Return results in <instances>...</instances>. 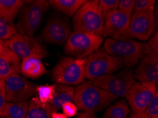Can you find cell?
<instances>
[{"label":"cell","mask_w":158,"mask_h":118,"mask_svg":"<svg viewBox=\"0 0 158 118\" xmlns=\"http://www.w3.org/2000/svg\"><path fill=\"white\" fill-rule=\"evenodd\" d=\"M98 4V0L87 1L77 11L73 18L75 32L94 33L102 37L104 23Z\"/></svg>","instance_id":"obj_3"},{"label":"cell","mask_w":158,"mask_h":118,"mask_svg":"<svg viewBox=\"0 0 158 118\" xmlns=\"http://www.w3.org/2000/svg\"><path fill=\"white\" fill-rule=\"evenodd\" d=\"M104 49L108 54L118 60L123 67L130 69L151 51L148 43L137 40H105Z\"/></svg>","instance_id":"obj_1"},{"label":"cell","mask_w":158,"mask_h":118,"mask_svg":"<svg viewBox=\"0 0 158 118\" xmlns=\"http://www.w3.org/2000/svg\"><path fill=\"white\" fill-rule=\"evenodd\" d=\"M157 91V86L150 82H135L129 88L126 98L134 113H140L145 110L155 97Z\"/></svg>","instance_id":"obj_11"},{"label":"cell","mask_w":158,"mask_h":118,"mask_svg":"<svg viewBox=\"0 0 158 118\" xmlns=\"http://www.w3.org/2000/svg\"><path fill=\"white\" fill-rule=\"evenodd\" d=\"M4 45H5V41L3 40H2L1 38H0V52H2V49H3V47H4Z\"/></svg>","instance_id":"obj_36"},{"label":"cell","mask_w":158,"mask_h":118,"mask_svg":"<svg viewBox=\"0 0 158 118\" xmlns=\"http://www.w3.org/2000/svg\"><path fill=\"white\" fill-rule=\"evenodd\" d=\"M94 85L108 91L117 98L126 97V93L135 83L133 71L126 68L116 74H110L90 81Z\"/></svg>","instance_id":"obj_8"},{"label":"cell","mask_w":158,"mask_h":118,"mask_svg":"<svg viewBox=\"0 0 158 118\" xmlns=\"http://www.w3.org/2000/svg\"><path fill=\"white\" fill-rule=\"evenodd\" d=\"M28 110V103L6 102L4 106L2 117L4 118H26Z\"/></svg>","instance_id":"obj_22"},{"label":"cell","mask_w":158,"mask_h":118,"mask_svg":"<svg viewBox=\"0 0 158 118\" xmlns=\"http://www.w3.org/2000/svg\"><path fill=\"white\" fill-rule=\"evenodd\" d=\"M118 4L119 0H101V1H99L98 8L102 14L103 19L109 12L118 9Z\"/></svg>","instance_id":"obj_26"},{"label":"cell","mask_w":158,"mask_h":118,"mask_svg":"<svg viewBox=\"0 0 158 118\" xmlns=\"http://www.w3.org/2000/svg\"><path fill=\"white\" fill-rule=\"evenodd\" d=\"M51 118H68L67 116H65L63 113H60V112H54L52 114Z\"/></svg>","instance_id":"obj_35"},{"label":"cell","mask_w":158,"mask_h":118,"mask_svg":"<svg viewBox=\"0 0 158 118\" xmlns=\"http://www.w3.org/2000/svg\"><path fill=\"white\" fill-rule=\"evenodd\" d=\"M134 79L138 81L157 84L158 53L150 51L141 59L133 72Z\"/></svg>","instance_id":"obj_15"},{"label":"cell","mask_w":158,"mask_h":118,"mask_svg":"<svg viewBox=\"0 0 158 118\" xmlns=\"http://www.w3.org/2000/svg\"><path fill=\"white\" fill-rule=\"evenodd\" d=\"M158 33H155V35L148 41V45L149 46L150 49L151 51H153L155 52H157L158 53Z\"/></svg>","instance_id":"obj_32"},{"label":"cell","mask_w":158,"mask_h":118,"mask_svg":"<svg viewBox=\"0 0 158 118\" xmlns=\"http://www.w3.org/2000/svg\"><path fill=\"white\" fill-rule=\"evenodd\" d=\"M104 42L101 36L94 33L73 32L64 43L63 52L75 59H85L97 51Z\"/></svg>","instance_id":"obj_5"},{"label":"cell","mask_w":158,"mask_h":118,"mask_svg":"<svg viewBox=\"0 0 158 118\" xmlns=\"http://www.w3.org/2000/svg\"><path fill=\"white\" fill-rule=\"evenodd\" d=\"M56 109L50 103H40L38 98L35 97L28 103V110L26 118H51L52 114Z\"/></svg>","instance_id":"obj_18"},{"label":"cell","mask_w":158,"mask_h":118,"mask_svg":"<svg viewBox=\"0 0 158 118\" xmlns=\"http://www.w3.org/2000/svg\"><path fill=\"white\" fill-rule=\"evenodd\" d=\"M9 49L21 59L35 57L42 59L48 56V50L42 43L33 36L16 33L5 41Z\"/></svg>","instance_id":"obj_9"},{"label":"cell","mask_w":158,"mask_h":118,"mask_svg":"<svg viewBox=\"0 0 158 118\" xmlns=\"http://www.w3.org/2000/svg\"><path fill=\"white\" fill-rule=\"evenodd\" d=\"M129 118H149L148 117V115L145 113L140 112V113H134L132 112L129 116Z\"/></svg>","instance_id":"obj_34"},{"label":"cell","mask_w":158,"mask_h":118,"mask_svg":"<svg viewBox=\"0 0 158 118\" xmlns=\"http://www.w3.org/2000/svg\"><path fill=\"white\" fill-rule=\"evenodd\" d=\"M20 72L28 78L36 79L47 72L42 60L35 57L23 59L20 65Z\"/></svg>","instance_id":"obj_17"},{"label":"cell","mask_w":158,"mask_h":118,"mask_svg":"<svg viewBox=\"0 0 158 118\" xmlns=\"http://www.w3.org/2000/svg\"><path fill=\"white\" fill-rule=\"evenodd\" d=\"M155 21L154 9L133 15L129 26L131 38H137L140 41H146L150 39L154 32L156 25Z\"/></svg>","instance_id":"obj_14"},{"label":"cell","mask_w":158,"mask_h":118,"mask_svg":"<svg viewBox=\"0 0 158 118\" xmlns=\"http://www.w3.org/2000/svg\"><path fill=\"white\" fill-rule=\"evenodd\" d=\"M51 78L57 84L77 86L85 81L84 59L63 57L51 71Z\"/></svg>","instance_id":"obj_7"},{"label":"cell","mask_w":158,"mask_h":118,"mask_svg":"<svg viewBox=\"0 0 158 118\" xmlns=\"http://www.w3.org/2000/svg\"><path fill=\"white\" fill-rule=\"evenodd\" d=\"M17 33L15 26L14 24H9L5 20L0 17V38L6 40L11 38Z\"/></svg>","instance_id":"obj_25"},{"label":"cell","mask_w":158,"mask_h":118,"mask_svg":"<svg viewBox=\"0 0 158 118\" xmlns=\"http://www.w3.org/2000/svg\"><path fill=\"white\" fill-rule=\"evenodd\" d=\"M117 98L111 93L88 81L75 88L73 101L81 111L94 113L104 109Z\"/></svg>","instance_id":"obj_2"},{"label":"cell","mask_w":158,"mask_h":118,"mask_svg":"<svg viewBox=\"0 0 158 118\" xmlns=\"http://www.w3.org/2000/svg\"><path fill=\"white\" fill-rule=\"evenodd\" d=\"M86 2L85 0H50L48 2L53 9L72 17Z\"/></svg>","instance_id":"obj_21"},{"label":"cell","mask_w":158,"mask_h":118,"mask_svg":"<svg viewBox=\"0 0 158 118\" xmlns=\"http://www.w3.org/2000/svg\"><path fill=\"white\" fill-rule=\"evenodd\" d=\"M135 3V0H121L119 1L118 9L131 18Z\"/></svg>","instance_id":"obj_29"},{"label":"cell","mask_w":158,"mask_h":118,"mask_svg":"<svg viewBox=\"0 0 158 118\" xmlns=\"http://www.w3.org/2000/svg\"><path fill=\"white\" fill-rule=\"evenodd\" d=\"M131 17L116 9L104 17V32L105 38L115 40H128L131 37L129 32Z\"/></svg>","instance_id":"obj_10"},{"label":"cell","mask_w":158,"mask_h":118,"mask_svg":"<svg viewBox=\"0 0 158 118\" xmlns=\"http://www.w3.org/2000/svg\"><path fill=\"white\" fill-rule=\"evenodd\" d=\"M122 68L123 67L120 62L108 54L104 47L84 59V76L90 81L113 74Z\"/></svg>","instance_id":"obj_4"},{"label":"cell","mask_w":158,"mask_h":118,"mask_svg":"<svg viewBox=\"0 0 158 118\" xmlns=\"http://www.w3.org/2000/svg\"><path fill=\"white\" fill-rule=\"evenodd\" d=\"M149 118H158V92L155 93V97L148 105L145 112Z\"/></svg>","instance_id":"obj_28"},{"label":"cell","mask_w":158,"mask_h":118,"mask_svg":"<svg viewBox=\"0 0 158 118\" xmlns=\"http://www.w3.org/2000/svg\"><path fill=\"white\" fill-rule=\"evenodd\" d=\"M38 98L40 103H49L56 96V85H44L36 87Z\"/></svg>","instance_id":"obj_24"},{"label":"cell","mask_w":158,"mask_h":118,"mask_svg":"<svg viewBox=\"0 0 158 118\" xmlns=\"http://www.w3.org/2000/svg\"><path fill=\"white\" fill-rule=\"evenodd\" d=\"M21 62V59L7 47L5 43L0 52V77L5 79L11 74H19Z\"/></svg>","instance_id":"obj_16"},{"label":"cell","mask_w":158,"mask_h":118,"mask_svg":"<svg viewBox=\"0 0 158 118\" xmlns=\"http://www.w3.org/2000/svg\"><path fill=\"white\" fill-rule=\"evenodd\" d=\"M129 113L130 108L128 103L125 100L121 99L107 108L103 118H127Z\"/></svg>","instance_id":"obj_23"},{"label":"cell","mask_w":158,"mask_h":118,"mask_svg":"<svg viewBox=\"0 0 158 118\" xmlns=\"http://www.w3.org/2000/svg\"><path fill=\"white\" fill-rule=\"evenodd\" d=\"M77 118H98L94 113L87 112H80V114L77 115Z\"/></svg>","instance_id":"obj_33"},{"label":"cell","mask_w":158,"mask_h":118,"mask_svg":"<svg viewBox=\"0 0 158 118\" xmlns=\"http://www.w3.org/2000/svg\"><path fill=\"white\" fill-rule=\"evenodd\" d=\"M6 103V88L4 79L0 77V116L2 117L4 106Z\"/></svg>","instance_id":"obj_30"},{"label":"cell","mask_w":158,"mask_h":118,"mask_svg":"<svg viewBox=\"0 0 158 118\" xmlns=\"http://www.w3.org/2000/svg\"><path fill=\"white\" fill-rule=\"evenodd\" d=\"M155 2L156 1L155 0H137L135 1L132 16L136 15L142 11L154 9Z\"/></svg>","instance_id":"obj_27"},{"label":"cell","mask_w":158,"mask_h":118,"mask_svg":"<svg viewBox=\"0 0 158 118\" xmlns=\"http://www.w3.org/2000/svg\"><path fill=\"white\" fill-rule=\"evenodd\" d=\"M49 2L37 0L23 6L19 14L16 29L21 34L34 35L45 13L49 9Z\"/></svg>","instance_id":"obj_6"},{"label":"cell","mask_w":158,"mask_h":118,"mask_svg":"<svg viewBox=\"0 0 158 118\" xmlns=\"http://www.w3.org/2000/svg\"><path fill=\"white\" fill-rule=\"evenodd\" d=\"M6 102L16 103L27 101L36 93V86L27 79L14 74L4 79Z\"/></svg>","instance_id":"obj_12"},{"label":"cell","mask_w":158,"mask_h":118,"mask_svg":"<svg viewBox=\"0 0 158 118\" xmlns=\"http://www.w3.org/2000/svg\"><path fill=\"white\" fill-rule=\"evenodd\" d=\"M23 4L21 0H0V17L9 24H13Z\"/></svg>","instance_id":"obj_19"},{"label":"cell","mask_w":158,"mask_h":118,"mask_svg":"<svg viewBox=\"0 0 158 118\" xmlns=\"http://www.w3.org/2000/svg\"><path fill=\"white\" fill-rule=\"evenodd\" d=\"M72 31L68 21L59 16L49 18L37 40L40 43L63 45L71 35Z\"/></svg>","instance_id":"obj_13"},{"label":"cell","mask_w":158,"mask_h":118,"mask_svg":"<svg viewBox=\"0 0 158 118\" xmlns=\"http://www.w3.org/2000/svg\"><path fill=\"white\" fill-rule=\"evenodd\" d=\"M75 92V88L73 86L56 84V96L49 103L56 110H59L64 103L73 102Z\"/></svg>","instance_id":"obj_20"},{"label":"cell","mask_w":158,"mask_h":118,"mask_svg":"<svg viewBox=\"0 0 158 118\" xmlns=\"http://www.w3.org/2000/svg\"><path fill=\"white\" fill-rule=\"evenodd\" d=\"M63 114L68 117H72L76 115L77 112V108L72 102H68L64 103L62 106Z\"/></svg>","instance_id":"obj_31"}]
</instances>
